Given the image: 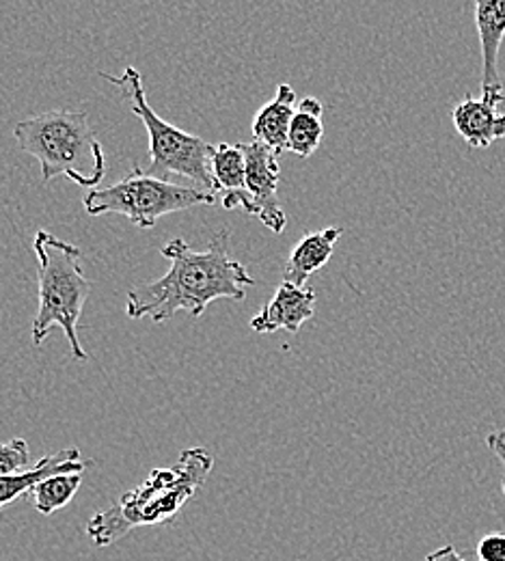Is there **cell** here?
<instances>
[{"instance_id":"12","label":"cell","mask_w":505,"mask_h":561,"mask_svg":"<svg viewBox=\"0 0 505 561\" xmlns=\"http://www.w3.org/2000/svg\"><path fill=\"white\" fill-rule=\"evenodd\" d=\"M93 462L87 460L82 462L78 447L70 449H61L53 456L42 458L35 467H31V471L20 473V476H9V478H0V512L4 505H9L11 501L26 496L31 491L44 482L50 476H59V473H82L87 467H91Z\"/></svg>"},{"instance_id":"13","label":"cell","mask_w":505,"mask_h":561,"mask_svg":"<svg viewBox=\"0 0 505 561\" xmlns=\"http://www.w3.org/2000/svg\"><path fill=\"white\" fill-rule=\"evenodd\" d=\"M342 233H344L342 227H326V229L302 236L294 247V251L289 253L284 280H288L296 287H307L309 277L318 273L322 266H326L329 260L333 257L335 244L340 242Z\"/></svg>"},{"instance_id":"2","label":"cell","mask_w":505,"mask_h":561,"mask_svg":"<svg viewBox=\"0 0 505 561\" xmlns=\"http://www.w3.org/2000/svg\"><path fill=\"white\" fill-rule=\"evenodd\" d=\"M215 458L204 447L182 451L177 465L153 469L144 484L126 492L115 505L97 512L87 534L95 547H108L137 527L171 523L208 480Z\"/></svg>"},{"instance_id":"8","label":"cell","mask_w":505,"mask_h":561,"mask_svg":"<svg viewBox=\"0 0 505 561\" xmlns=\"http://www.w3.org/2000/svg\"><path fill=\"white\" fill-rule=\"evenodd\" d=\"M504 91H482L480 98H464L451 111V122L469 147L484 149L505 137V113L500 111Z\"/></svg>"},{"instance_id":"18","label":"cell","mask_w":505,"mask_h":561,"mask_svg":"<svg viewBox=\"0 0 505 561\" xmlns=\"http://www.w3.org/2000/svg\"><path fill=\"white\" fill-rule=\"evenodd\" d=\"M480 561H505V534H486L478 545Z\"/></svg>"},{"instance_id":"3","label":"cell","mask_w":505,"mask_h":561,"mask_svg":"<svg viewBox=\"0 0 505 561\" xmlns=\"http://www.w3.org/2000/svg\"><path fill=\"white\" fill-rule=\"evenodd\" d=\"M13 137L42 164L44 182L70 178L73 184L95 191L106 175V156L87 113L48 111L18 122Z\"/></svg>"},{"instance_id":"9","label":"cell","mask_w":505,"mask_h":561,"mask_svg":"<svg viewBox=\"0 0 505 561\" xmlns=\"http://www.w3.org/2000/svg\"><path fill=\"white\" fill-rule=\"evenodd\" d=\"M313 313H315V289L296 287L288 280H284L277 287L275 296L251 320V329L255 333H277V331L298 333L300 327L313 318Z\"/></svg>"},{"instance_id":"15","label":"cell","mask_w":505,"mask_h":561,"mask_svg":"<svg viewBox=\"0 0 505 561\" xmlns=\"http://www.w3.org/2000/svg\"><path fill=\"white\" fill-rule=\"evenodd\" d=\"M322 115L324 104L318 98H305L298 102V108L289 126L288 151L300 158H309L315 153L324 137Z\"/></svg>"},{"instance_id":"10","label":"cell","mask_w":505,"mask_h":561,"mask_svg":"<svg viewBox=\"0 0 505 561\" xmlns=\"http://www.w3.org/2000/svg\"><path fill=\"white\" fill-rule=\"evenodd\" d=\"M215 195L225 210L251 214V197L246 193V160L240 145L218 142L213 156Z\"/></svg>"},{"instance_id":"20","label":"cell","mask_w":505,"mask_h":561,"mask_svg":"<svg viewBox=\"0 0 505 561\" xmlns=\"http://www.w3.org/2000/svg\"><path fill=\"white\" fill-rule=\"evenodd\" d=\"M426 561H467L460 558V553L451 547V545H447V547H443V549H436L434 553H431Z\"/></svg>"},{"instance_id":"14","label":"cell","mask_w":505,"mask_h":561,"mask_svg":"<svg viewBox=\"0 0 505 561\" xmlns=\"http://www.w3.org/2000/svg\"><path fill=\"white\" fill-rule=\"evenodd\" d=\"M298 108L296 91L289 84H279L271 102H266L251 126L253 139L271 147L277 156L288 151V135L294 113Z\"/></svg>"},{"instance_id":"16","label":"cell","mask_w":505,"mask_h":561,"mask_svg":"<svg viewBox=\"0 0 505 561\" xmlns=\"http://www.w3.org/2000/svg\"><path fill=\"white\" fill-rule=\"evenodd\" d=\"M82 484V473H59L50 476L44 482H39L31 494L28 501L35 505V510L44 516L55 514L57 510L66 507L73 499Z\"/></svg>"},{"instance_id":"4","label":"cell","mask_w":505,"mask_h":561,"mask_svg":"<svg viewBox=\"0 0 505 561\" xmlns=\"http://www.w3.org/2000/svg\"><path fill=\"white\" fill-rule=\"evenodd\" d=\"M33 251L39 266V307L33 320L31 337L42 346L55 327H59L70 344L76 360H87V351L78 337V320L91 294V280L80 268V249L57 238L50 231H37Z\"/></svg>"},{"instance_id":"19","label":"cell","mask_w":505,"mask_h":561,"mask_svg":"<svg viewBox=\"0 0 505 561\" xmlns=\"http://www.w3.org/2000/svg\"><path fill=\"white\" fill-rule=\"evenodd\" d=\"M486 445L489 449L500 458L502 467H504V484H502V491L505 494V430H497V432H491L489 438H486Z\"/></svg>"},{"instance_id":"1","label":"cell","mask_w":505,"mask_h":561,"mask_svg":"<svg viewBox=\"0 0 505 561\" xmlns=\"http://www.w3.org/2000/svg\"><path fill=\"white\" fill-rule=\"evenodd\" d=\"M229 240L231 233L222 229L210 238L206 251L191 249L182 238L167 242L160 249L169 262L167 275L130 289L126 300L128 318H151L162 324L177 311H188L197 318L218 298L244 300L255 279L229 255Z\"/></svg>"},{"instance_id":"7","label":"cell","mask_w":505,"mask_h":561,"mask_svg":"<svg viewBox=\"0 0 505 561\" xmlns=\"http://www.w3.org/2000/svg\"><path fill=\"white\" fill-rule=\"evenodd\" d=\"M246 160V193L251 216H257L271 231L284 233L288 216L279 199V156L260 140L240 142Z\"/></svg>"},{"instance_id":"17","label":"cell","mask_w":505,"mask_h":561,"mask_svg":"<svg viewBox=\"0 0 505 561\" xmlns=\"http://www.w3.org/2000/svg\"><path fill=\"white\" fill-rule=\"evenodd\" d=\"M31 447L24 438H13L0 445V478L31 471Z\"/></svg>"},{"instance_id":"6","label":"cell","mask_w":505,"mask_h":561,"mask_svg":"<svg viewBox=\"0 0 505 561\" xmlns=\"http://www.w3.org/2000/svg\"><path fill=\"white\" fill-rule=\"evenodd\" d=\"M217 197L195 186H182L147 175L135 167L124 180L108 188L89 191L82 199L87 214H124L135 227L149 229L158 218L195 206H215Z\"/></svg>"},{"instance_id":"5","label":"cell","mask_w":505,"mask_h":561,"mask_svg":"<svg viewBox=\"0 0 505 561\" xmlns=\"http://www.w3.org/2000/svg\"><path fill=\"white\" fill-rule=\"evenodd\" d=\"M100 76L113 82L126 95L133 113L144 122L147 137H149V158H151V164L149 169H145V173L164 182H171V175H180L191 180L195 188L215 195V180H213L215 145L164 122L149 106L144 89V78L137 68H126L119 78L111 73H100Z\"/></svg>"},{"instance_id":"11","label":"cell","mask_w":505,"mask_h":561,"mask_svg":"<svg viewBox=\"0 0 505 561\" xmlns=\"http://www.w3.org/2000/svg\"><path fill=\"white\" fill-rule=\"evenodd\" d=\"M475 26L482 46V91H504L500 50L505 37V0H478Z\"/></svg>"}]
</instances>
